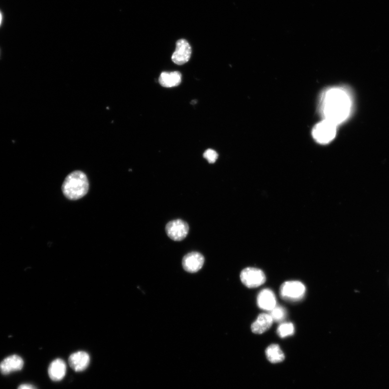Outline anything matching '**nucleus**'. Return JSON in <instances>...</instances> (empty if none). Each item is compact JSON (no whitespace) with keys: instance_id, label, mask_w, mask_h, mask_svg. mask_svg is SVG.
I'll list each match as a JSON object with an SVG mask.
<instances>
[{"instance_id":"nucleus-1","label":"nucleus","mask_w":389,"mask_h":389,"mask_svg":"<svg viewBox=\"0 0 389 389\" xmlns=\"http://www.w3.org/2000/svg\"><path fill=\"white\" fill-rule=\"evenodd\" d=\"M321 113L324 120L337 125L349 116L351 101L346 91L340 88H331L323 93L320 102Z\"/></svg>"},{"instance_id":"nucleus-2","label":"nucleus","mask_w":389,"mask_h":389,"mask_svg":"<svg viewBox=\"0 0 389 389\" xmlns=\"http://www.w3.org/2000/svg\"><path fill=\"white\" fill-rule=\"evenodd\" d=\"M90 184L86 175L81 171L70 173L65 179L62 184V192L70 200L82 198L89 190Z\"/></svg>"},{"instance_id":"nucleus-3","label":"nucleus","mask_w":389,"mask_h":389,"mask_svg":"<svg viewBox=\"0 0 389 389\" xmlns=\"http://www.w3.org/2000/svg\"><path fill=\"white\" fill-rule=\"evenodd\" d=\"M337 127V125L335 123L324 120L315 126L312 130V136L318 143L328 144L335 139Z\"/></svg>"},{"instance_id":"nucleus-4","label":"nucleus","mask_w":389,"mask_h":389,"mask_svg":"<svg viewBox=\"0 0 389 389\" xmlns=\"http://www.w3.org/2000/svg\"><path fill=\"white\" fill-rule=\"evenodd\" d=\"M305 291V287L302 283L299 281H288L282 285L280 294L283 299L296 302L303 299Z\"/></svg>"},{"instance_id":"nucleus-5","label":"nucleus","mask_w":389,"mask_h":389,"mask_svg":"<svg viewBox=\"0 0 389 389\" xmlns=\"http://www.w3.org/2000/svg\"><path fill=\"white\" fill-rule=\"evenodd\" d=\"M241 282L249 288L259 287L266 281L264 271L255 268H246L240 274Z\"/></svg>"},{"instance_id":"nucleus-6","label":"nucleus","mask_w":389,"mask_h":389,"mask_svg":"<svg viewBox=\"0 0 389 389\" xmlns=\"http://www.w3.org/2000/svg\"><path fill=\"white\" fill-rule=\"evenodd\" d=\"M188 224L182 220H175L168 222L166 231L168 237L175 241L184 239L189 233Z\"/></svg>"},{"instance_id":"nucleus-7","label":"nucleus","mask_w":389,"mask_h":389,"mask_svg":"<svg viewBox=\"0 0 389 389\" xmlns=\"http://www.w3.org/2000/svg\"><path fill=\"white\" fill-rule=\"evenodd\" d=\"M191 55V48L185 39H180L177 42L176 49L173 54L172 61L178 65H183L188 62Z\"/></svg>"},{"instance_id":"nucleus-8","label":"nucleus","mask_w":389,"mask_h":389,"mask_svg":"<svg viewBox=\"0 0 389 389\" xmlns=\"http://www.w3.org/2000/svg\"><path fill=\"white\" fill-rule=\"evenodd\" d=\"M205 263V257L198 252H191L184 256L182 260L184 269L188 272L199 271Z\"/></svg>"},{"instance_id":"nucleus-9","label":"nucleus","mask_w":389,"mask_h":389,"mask_svg":"<svg viewBox=\"0 0 389 389\" xmlns=\"http://www.w3.org/2000/svg\"><path fill=\"white\" fill-rule=\"evenodd\" d=\"M24 365V361L19 356L11 355L0 363V371L3 375H8L11 372L21 370Z\"/></svg>"},{"instance_id":"nucleus-10","label":"nucleus","mask_w":389,"mask_h":389,"mask_svg":"<svg viewBox=\"0 0 389 389\" xmlns=\"http://www.w3.org/2000/svg\"><path fill=\"white\" fill-rule=\"evenodd\" d=\"M90 356L85 352H78L70 355L69 363L71 368L77 372L82 371L87 368L90 363Z\"/></svg>"},{"instance_id":"nucleus-11","label":"nucleus","mask_w":389,"mask_h":389,"mask_svg":"<svg viewBox=\"0 0 389 389\" xmlns=\"http://www.w3.org/2000/svg\"><path fill=\"white\" fill-rule=\"evenodd\" d=\"M257 302L260 308L270 311L276 306L275 295L270 289L262 290L257 297Z\"/></svg>"},{"instance_id":"nucleus-12","label":"nucleus","mask_w":389,"mask_h":389,"mask_svg":"<svg viewBox=\"0 0 389 389\" xmlns=\"http://www.w3.org/2000/svg\"><path fill=\"white\" fill-rule=\"evenodd\" d=\"M67 366L61 359H56L52 361L49 366L48 374L52 380H62L66 373Z\"/></svg>"},{"instance_id":"nucleus-13","label":"nucleus","mask_w":389,"mask_h":389,"mask_svg":"<svg viewBox=\"0 0 389 389\" xmlns=\"http://www.w3.org/2000/svg\"><path fill=\"white\" fill-rule=\"evenodd\" d=\"M273 320L270 314L263 313L259 315L257 320L251 325V330L256 334H261L267 331L271 327Z\"/></svg>"},{"instance_id":"nucleus-14","label":"nucleus","mask_w":389,"mask_h":389,"mask_svg":"<svg viewBox=\"0 0 389 389\" xmlns=\"http://www.w3.org/2000/svg\"><path fill=\"white\" fill-rule=\"evenodd\" d=\"M181 82L182 75L179 72H162L159 78V83L166 88L178 86Z\"/></svg>"},{"instance_id":"nucleus-15","label":"nucleus","mask_w":389,"mask_h":389,"mask_svg":"<svg viewBox=\"0 0 389 389\" xmlns=\"http://www.w3.org/2000/svg\"><path fill=\"white\" fill-rule=\"evenodd\" d=\"M267 358L271 363H280L284 359V354L278 345L273 344L268 347L266 350Z\"/></svg>"},{"instance_id":"nucleus-16","label":"nucleus","mask_w":389,"mask_h":389,"mask_svg":"<svg viewBox=\"0 0 389 389\" xmlns=\"http://www.w3.org/2000/svg\"><path fill=\"white\" fill-rule=\"evenodd\" d=\"M294 326L292 323H282L279 326L277 330L278 336L281 338L292 336L294 335Z\"/></svg>"},{"instance_id":"nucleus-17","label":"nucleus","mask_w":389,"mask_h":389,"mask_svg":"<svg viewBox=\"0 0 389 389\" xmlns=\"http://www.w3.org/2000/svg\"><path fill=\"white\" fill-rule=\"evenodd\" d=\"M270 315L273 321L281 322L286 319V311L282 306H276L270 311Z\"/></svg>"},{"instance_id":"nucleus-18","label":"nucleus","mask_w":389,"mask_h":389,"mask_svg":"<svg viewBox=\"0 0 389 389\" xmlns=\"http://www.w3.org/2000/svg\"><path fill=\"white\" fill-rule=\"evenodd\" d=\"M204 157L208 162L212 164L216 161L218 155L215 150L211 149H208L205 152Z\"/></svg>"},{"instance_id":"nucleus-19","label":"nucleus","mask_w":389,"mask_h":389,"mask_svg":"<svg viewBox=\"0 0 389 389\" xmlns=\"http://www.w3.org/2000/svg\"><path fill=\"white\" fill-rule=\"evenodd\" d=\"M18 389H36L34 386L30 385L24 384L21 385Z\"/></svg>"},{"instance_id":"nucleus-20","label":"nucleus","mask_w":389,"mask_h":389,"mask_svg":"<svg viewBox=\"0 0 389 389\" xmlns=\"http://www.w3.org/2000/svg\"><path fill=\"white\" fill-rule=\"evenodd\" d=\"M2 19V15H1V12H0V25H1V24Z\"/></svg>"}]
</instances>
